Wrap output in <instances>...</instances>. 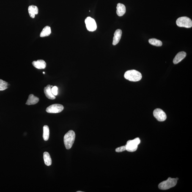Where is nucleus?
Returning a JSON list of instances; mask_svg holds the SVG:
<instances>
[{
    "label": "nucleus",
    "instance_id": "nucleus-1",
    "mask_svg": "<svg viewBox=\"0 0 192 192\" xmlns=\"http://www.w3.org/2000/svg\"><path fill=\"white\" fill-rule=\"evenodd\" d=\"M124 77L128 81H140L142 78V75L140 72L135 70L127 71L124 74Z\"/></svg>",
    "mask_w": 192,
    "mask_h": 192
},
{
    "label": "nucleus",
    "instance_id": "nucleus-2",
    "mask_svg": "<svg viewBox=\"0 0 192 192\" xmlns=\"http://www.w3.org/2000/svg\"><path fill=\"white\" fill-rule=\"evenodd\" d=\"M75 137V132L70 130L66 134L64 137V142L66 148L69 149L72 148Z\"/></svg>",
    "mask_w": 192,
    "mask_h": 192
},
{
    "label": "nucleus",
    "instance_id": "nucleus-3",
    "mask_svg": "<svg viewBox=\"0 0 192 192\" xmlns=\"http://www.w3.org/2000/svg\"><path fill=\"white\" fill-rule=\"evenodd\" d=\"M177 181L175 178L169 177L166 181L160 182L158 185L160 189L166 190L174 187L177 184Z\"/></svg>",
    "mask_w": 192,
    "mask_h": 192
},
{
    "label": "nucleus",
    "instance_id": "nucleus-4",
    "mask_svg": "<svg viewBox=\"0 0 192 192\" xmlns=\"http://www.w3.org/2000/svg\"><path fill=\"white\" fill-rule=\"evenodd\" d=\"M140 140L139 138L129 140L126 145V150L129 152H134L137 149L138 146L140 143Z\"/></svg>",
    "mask_w": 192,
    "mask_h": 192
},
{
    "label": "nucleus",
    "instance_id": "nucleus-5",
    "mask_svg": "<svg viewBox=\"0 0 192 192\" xmlns=\"http://www.w3.org/2000/svg\"><path fill=\"white\" fill-rule=\"evenodd\" d=\"M176 23L177 26L180 27L190 28L192 26V21L191 19L188 17H181L177 19Z\"/></svg>",
    "mask_w": 192,
    "mask_h": 192
},
{
    "label": "nucleus",
    "instance_id": "nucleus-6",
    "mask_svg": "<svg viewBox=\"0 0 192 192\" xmlns=\"http://www.w3.org/2000/svg\"><path fill=\"white\" fill-rule=\"evenodd\" d=\"M85 22L88 30L94 31L97 29V26L95 20L91 17H87L85 20Z\"/></svg>",
    "mask_w": 192,
    "mask_h": 192
},
{
    "label": "nucleus",
    "instance_id": "nucleus-7",
    "mask_svg": "<svg viewBox=\"0 0 192 192\" xmlns=\"http://www.w3.org/2000/svg\"><path fill=\"white\" fill-rule=\"evenodd\" d=\"M64 109V107L59 104H54L50 105L46 108V111L49 113H58L62 112Z\"/></svg>",
    "mask_w": 192,
    "mask_h": 192
},
{
    "label": "nucleus",
    "instance_id": "nucleus-8",
    "mask_svg": "<svg viewBox=\"0 0 192 192\" xmlns=\"http://www.w3.org/2000/svg\"><path fill=\"white\" fill-rule=\"evenodd\" d=\"M153 115L159 122H164L166 119V113L160 108H157L154 111Z\"/></svg>",
    "mask_w": 192,
    "mask_h": 192
},
{
    "label": "nucleus",
    "instance_id": "nucleus-9",
    "mask_svg": "<svg viewBox=\"0 0 192 192\" xmlns=\"http://www.w3.org/2000/svg\"><path fill=\"white\" fill-rule=\"evenodd\" d=\"M51 87L50 85H48L44 89V92L47 98L49 99L54 100L56 99L55 96L53 95L51 92Z\"/></svg>",
    "mask_w": 192,
    "mask_h": 192
},
{
    "label": "nucleus",
    "instance_id": "nucleus-10",
    "mask_svg": "<svg viewBox=\"0 0 192 192\" xmlns=\"http://www.w3.org/2000/svg\"><path fill=\"white\" fill-rule=\"evenodd\" d=\"M33 66L36 68L38 69H44L46 66V63L43 60H38L37 61H34L32 62Z\"/></svg>",
    "mask_w": 192,
    "mask_h": 192
},
{
    "label": "nucleus",
    "instance_id": "nucleus-11",
    "mask_svg": "<svg viewBox=\"0 0 192 192\" xmlns=\"http://www.w3.org/2000/svg\"><path fill=\"white\" fill-rule=\"evenodd\" d=\"M122 31L120 29H117L115 31L113 37V44L116 45L119 43L122 37Z\"/></svg>",
    "mask_w": 192,
    "mask_h": 192
},
{
    "label": "nucleus",
    "instance_id": "nucleus-12",
    "mask_svg": "<svg viewBox=\"0 0 192 192\" xmlns=\"http://www.w3.org/2000/svg\"><path fill=\"white\" fill-rule=\"evenodd\" d=\"M186 55V53L184 51L179 52L174 58L173 62L174 64H178L184 59Z\"/></svg>",
    "mask_w": 192,
    "mask_h": 192
},
{
    "label": "nucleus",
    "instance_id": "nucleus-13",
    "mask_svg": "<svg viewBox=\"0 0 192 192\" xmlns=\"http://www.w3.org/2000/svg\"><path fill=\"white\" fill-rule=\"evenodd\" d=\"M39 101V99L38 97L34 96L33 94H30L26 104L28 105H35L38 103Z\"/></svg>",
    "mask_w": 192,
    "mask_h": 192
},
{
    "label": "nucleus",
    "instance_id": "nucleus-14",
    "mask_svg": "<svg viewBox=\"0 0 192 192\" xmlns=\"http://www.w3.org/2000/svg\"><path fill=\"white\" fill-rule=\"evenodd\" d=\"M28 12L30 17L31 18H34L35 15L38 14L39 9L37 6L31 5L29 6L28 8Z\"/></svg>",
    "mask_w": 192,
    "mask_h": 192
},
{
    "label": "nucleus",
    "instance_id": "nucleus-15",
    "mask_svg": "<svg viewBox=\"0 0 192 192\" xmlns=\"http://www.w3.org/2000/svg\"><path fill=\"white\" fill-rule=\"evenodd\" d=\"M116 9H117L116 13L119 16L122 17L125 13L126 7L123 4L120 3L118 4Z\"/></svg>",
    "mask_w": 192,
    "mask_h": 192
},
{
    "label": "nucleus",
    "instance_id": "nucleus-16",
    "mask_svg": "<svg viewBox=\"0 0 192 192\" xmlns=\"http://www.w3.org/2000/svg\"><path fill=\"white\" fill-rule=\"evenodd\" d=\"M51 28L49 26H46L44 28L40 34V37H48L51 34Z\"/></svg>",
    "mask_w": 192,
    "mask_h": 192
},
{
    "label": "nucleus",
    "instance_id": "nucleus-17",
    "mask_svg": "<svg viewBox=\"0 0 192 192\" xmlns=\"http://www.w3.org/2000/svg\"><path fill=\"white\" fill-rule=\"evenodd\" d=\"M44 161L46 165L50 166L52 164V160L50 154L48 152H45L44 153Z\"/></svg>",
    "mask_w": 192,
    "mask_h": 192
},
{
    "label": "nucleus",
    "instance_id": "nucleus-18",
    "mask_svg": "<svg viewBox=\"0 0 192 192\" xmlns=\"http://www.w3.org/2000/svg\"><path fill=\"white\" fill-rule=\"evenodd\" d=\"M50 136L49 128L48 126L45 125L43 127V137L45 141L48 140Z\"/></svg>",
    "mask_w": 192,
    "mask_h": 192
},
{
    "label": "nucleus",
    "instance_id": "nucleus-19",
    "mask_svg": "<svg viewBox=\"0 0 192 192\" xmlns=\"http://www.w3.org/2000/svg\"><path fill=\"white\" fill-rule=\"evenodd\" d=\"M149 43L151 45L156 46H161L162 45V42L161 41L156 39H151L148 41Z\"/></svg>",
    "mask_w": 192,
    "mask_h": 192
},
{
    "label": "nucleus",
    "instance_id": "nucleus-20",
    "mask_svg": "<svg viewBox=\"0 0 192 192\" xmlns=\"http://www.w3.org/2000/svg\"><path fill=\"white\" fill-rule=\"evenodd\" d=\"M9 85L7 82L0 79V91H3L7 89Z\"/></svg>",
    "mask_w": 192,
    "mask_h": 192
},
{
    "label": "nucleus",
    "instance_id": "nucleus-21",
    "mask_svg": "<svg viewBox=\"0 0 192 192\" xmlns=\"http://www.w3.org/2000/svg\"><path fill=\"white\" fill-rule=\"evenodd\" d=\"M58 89V88L56 86H53L51 88V90L52 93L55 96L57 95Z\"/></svg>",
    "mask_w": 192,
    "mask_h": 192
},
{
    "label": "nucleus",
    "instance_id": "nucleus-22",
    "mask_svg": "<svg viewBox=\"0 0 192 192\" xmlns=\"http://www.w3.org/2000/svg\"><path fill=\"white\" fill-rule=\"evenodd\" d=\"M126 150V146H124L117 148L115 149L116 152H121L124 151Z\"/></svg>",
    "mask_w": 192,
    "mask_h": 192
},
{
    "label": "nucleus",
    "instance_id": "nucleus-23",
    "mask_svg": "<svg viewBox=\"0 0 192 192\" xmlns=\"http://www.w3.org/2000/svg\"><path fill=\"white\" fill-rule=\"evenodd\" d=\"M176 180H177V181L178 180H179V178H177H177H176Z\"/></svg>",
    "mask_w": 192,
    "mask_h": 192
},
{
    "label": "nucleus",
    "instance_id": "nucleus-24",
    "mask_svg": "<svg viewBox=\"0 0 192 192\" xmlns=\"http://www.w3.org/2000/svg\"><path fill=\"white\" fill-rule=\"evenodd\" d=\"M77 192H83L81 191H77Z\"/></svg>",
    "mask_w": 192,
    "mask_h": 192
},
{
    "label": "nucleus",
    "instance_id": "nucleus-25",
    "mask_svg": "<svg viewBox=\"0 0 192 192\" xmlns=\"http://www.w3.org/2000/svg\"><path fill=\"white\" fill-rule=\"evenodd\" d=\"M45 72H43L44 74H45Z\"/></svg>",
    "mask_w": 192,
    "mask_h": 192
}]
</instances>
